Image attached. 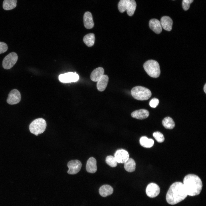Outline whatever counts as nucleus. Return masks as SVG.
I'll use <instances>...</instances> for the list:
<instances>
[{"label": "nucleus", "mask_w": 206, "mask_h": 206, "mask_svg": "<svg viewBox=\"0 0 206 206\" xmlns=\"http://www.w3.org/2000/svg\"><path fill=\"white\" fill-rule=\"evenodd\" d=\"M188 195L183 183L180 182L172 184L166 194V199L169 204H176L184 199Z\"/></svg>", "instance_id": "f257e3e1"}, {"label": "nucleus", "mask_w": 206, "mask_h": 206, "mask_svg": "<svg viewBox=\"0 0 206 206\" xmlns=\"http://www.w3.org/2000/svg\"><path fill=\"white\" fill-rule=\"evenodd\" d=\"M183 184L188 195L191 196L199 195L203 186L200 178L197 175L192 174L187 175L184 177Z\"/></svg>", "instance_id": "f03ea898"}, {"label": "nucleus", "mask_w": 206, "mask_h": 206, "mask_svg": "<svg viewBox=\"0 0 206 206\" xmlns=\"http://www.w3.org/2000/svg\"><path fill=\"white\" fill-rule=\"evenodd\" d=\"M144 70L150 77L157 78L159 76L161 73L160 66L157 61L149 60L146 61L143 65Z\"/></svg>", "instance_id": "7ed1b4c3"}, {"label": "nucleus", "mask_w": 206, "mask_h": 206, "mask_svg": "<svg viewBox=\"0 0 206 206\" xmlns=\"http://www.w3.org/2000/svg\"><path fill=\"white\" fill-rule=\"evenodd\" d=\"M131 93L134 98L140 100H147L152 95L151 92L149 89L140 86L133 88L131 90Z\"/></svg>", "instance_id": "20e7f679"}, {"label": "nucleus", "mask_w": 206, "mask_h": 206, "mask_svg": "<svg viewBox=\"0 0 206 206\" xmlns=\"http://www.w3.org/2000/svg\"><path fill=\"white\" fill-rule=\"evenodd\" d=\"M45 120L41 118L36 119L33 121L29 126V129L32 134L37 136L45 130L46 127Z\"/></svg>", "instance_id": "39448f33"}, {"label": "nucleus", "mask_w": 206, "mask_h": 206, "mask_svg": "<svg viewBox=\"0 0 206 206\" xmlns=\"http://www.w3.org/2000/svg\"><path fill=\"white\" fill-rule=\"evenodd\" d=\"M18 59V56L15 52L10 53L6 56L2 62V66L4 68L9 69L15 64Z\"/></svg>", "instance_id": "423d86ee"}, {"label": "nucleus", "mask_w": 206, "mask_h": 206, "mask_svg": "<svg viewBox=\"0 0 206 206\" xmlns=\"http://www.w3.org/2000/svg\"><path fill=\"white\" fill-rule=\"evenodd\" d=\"M59 79L62 83L75 82L78 80L79 76L76 72H69L61 74L59 76Z\"/></svg>", "instance_id": "0eeeda50"}, {"label": "nucleus", "mask_w": 206, "mask_h": 206, "mask_svg": "<svg viewBox=\"0 0 206 206\" xmlns=\"http://www.w3.org/2000/svg\"><path fill=\"white\" fill-rule=\"evenodd\" d=\"M82 166L81 162L77 160L69 161L67 166L69 168L68 173L69 174L74 175L78 173L80 170Z\"/></svg>", "instance_id": "6e6552de"}, {"label": "nucleus", "mask_w": 206, "mask_h": 206, "mask_svg": "<svg viewBox=\"0 0 206 206\" xmlns=\"http://www.w3.org/2000/svg\"><path fill=\"white\" fill-rule=\"evenodd\" d=\"M21 95L17 89L11 90L8 94L7 102L10 104H17L21 100Z\"/></svg>", "instance_id": "1a4fd4ad"}, {"label": "nucleus", "mask_w": 206, "mask_h": 206, "mask_svg": "<svg viewBox=\"0 0 206 206\" xmlns=\"http://www.w3.org/2000/svg\"><path fill=\"white\" fill-rule=\"evenodd\" d=\"M160 192V188L159 186L154 183H150L147 186L146 192L147 195L151 198L157 196Z\"/></svg>", "instance_id": "9d476101"}, {"label": "nucleus", "mask_w": 206, "mask_h": 206, "mask_svg": "<svg viewBox=\"0 0 206 206\" xmlns=\"http://www.w3.org/2000/svg\"><path fill=\"white\" fill-rule=\"evenodd\" d=\"M114 157L118 163H124L128 159L129 155L127 151L120 149L116 152Z\"/></svg>", "instance_id": "9b49d317"}, {"label": "nucleus", "mask_w": 206, "mask_h": 206, "mask_svg": "<svg viewBox=\"0 0 206 206\" xmlns=\"http://www.w3.org/2000/svg\"><path fill=\"white\" fill-rule=\"evenodd\" d=\"M149 26L150 29L157 34H159L162 31V27L159 21L157 19H152L149 22Z\"/></svg>", "instance_id": "f8f14e48"}, {"label": "nucleus", "mask_w": 206, "mask_h": 206, "mask_svg": "<svg viewBox=\"0 0 206 206\" xmlns=\"http://www.w3.org/2000/svg\"><path fill=\"white\" fill-rule=\"evenodd\" d=\"M160 22L162 27L165 30L168 31L171 30L173 22L170 17L164 16L161 18Z\"/></svg>", "instance_id": "ddd939ff"}, {"label": "nucleus", "mask_w": 206, "mask_h": 206, "mask_svg": "<svg viewBox=\"0 0 206 206\" xmlns=\"http://www.w3.org/2000/svg\"><path fill=\"white\" fill-rule=\"evenodd\" d=\"M84 26L87 29H91L94 26L92 16L91 13L89 11L85 13L83 17Z\"/></svg>", "instance_id": "4468645a"}, {"label": "nucleus", "mask_w": 206, "mask_h": 206, "mask_svg": "<svg viewBox=\"0 0 206 206\" xmlns=\"http://www.w3.org/2000/svg\"><path fill=\"white\" fill-rule=\"evenodd\" d=\"M149 112L147 110L141 109L132 112L131 116L132 117L138 119H143L147 118L149 115Z\"/></svg>", "instance_id": "2eb2a0df"}, {"label": "nucleus", "mask_w": 206, "mask_h": 206, "mask_svg": "<svg viewBox=\"0 0 206 206\" xmlns=\"http://www.w3.org/2000/svg\"><path fill=\"white\" fill-rule=\"evenodd\" d=\"M86 169L87 171L90 173H94L97 170L96 161L93 157L89 158L88 160L86 165Z\"/></svg>", "instance_id": "dca6fc26"}, {"label": "nucleus", "mask_w": 206, "mask_h": 206, "mask_svg": "<svg viewBox=\"0 0 206 206\" xmlns=\"http://www.w3.org/2000/svg\"><path fill=\"white\" fill-rule=\"evenodd\" d=\"M104 70L101 67L95 69L90 75L91 80L94 82H97L104 75Z\"/></svg>", "instance_id": "f3484780"}, {"label": "nucleus", "mask_w": 206, "mask_h": 206, "mask_svg": "<svg viewBox=\"0 0 206 206\" xmlns=\"http://www.w3.org/2000/svg\"><path fill=\"white\" fill-rule=\"evenodd\" d=\"M108 77L106 75H104L97 82V88L100 92L103 91L107 87L108 81Z\"/></svg>", "instance_id": "a211bd4d"}, {"label": "nucleus", "mask_w": 206, "mask_h": 206, "mask_svg": "<svg viewBox=\"0 0 206 206\" xmlns=\"http://www.w3.org/2000/svg\"><path fill=\"white\" fill-rule=\"evenodd\" d=\"M113 191L112 187L108 185H104L99 189V194L103 197H106L112 194Z\"/></svg>", "instance_id": "6ab92c4d"}, {"label": "nucleus", "mask_w": 206, "mask_h": 206, "mask_svg": "<svg viewBox=\"0 0 206 206\" xmlns=\"http://www.w3.org/2000/svg\"><path fill=\"white\" fill-rule=\"evenodd\" d=\"M124 168L125 170L129 172L134 171L136 168V163L134 160L129 158L124 163Z\"/></svg>", "instance_id": "aec40b11"}, {"label": "nucleus", "mask_w": 206, "mask_h": 206, "mask_svg": "<svg viewBox=\"0 0 206 206\" xmlns=\"http://www.w3.org/2000/svg\"><path fill=\"white\" fill-rule=\"evenodd\" d=\"M140 143L143 147L150 148L153 145L154 141L152 139L148 138L146 136H143L140 138Z\"/></svg>", "instance_id": "412c9836"}, {"label": "nucleus", "mask_w": 206, "mask_h": 206, "mask_svg": "<svg viewBox=\"0 0 206 206\" xmlns=\"http://www.w3.org/2000/svg\"><path fill=\"white\" fill-rule=\"evenodd\" d=\"M83 41L85 44L88 47L92 46L95 42V37L93 33H89L86 35L83 38Z\"/></svg>", "instance_id": "4be33fe9"}, {"label": "nucleus", "mask_w": 206, "mask_h": 206, "mask_svg": "<svg viewBox=\"0 0 206 206\" xmlns=\"http://www.w3.org/2000/svg\"><path fill=\"white\" fill-rule=\"evenodd\" d=\"M17 0H4L3 7L6 10H11L14 8L17 5Z\"/></svg>", "instance_id": "5701e85b"}, {"label": "nucleus", "mask_w": 206, "mask_h": 206, "mask_svg": "<svg viewBox=\"0 0 206 206\" xmlns=\"http://www.w3.org/2000/svg\"><path fill=\"white\" fill-rule=\"evenodd\" d=\"M162 124L166 128L172 129L175 125V124L173 119L170 117L165 118L162 121Z\"/></svg>", "instance_id": "b1692460"}, {"label": "nucleus", "mask_w": 206, "mask_h": 206, "mask_svg": "<svg viewBox=\"0 0 206 206\" xmlns=\"http://www.w3.org/2000/svg\"><path fill=\"white\" fill-rule=\"evenodd\" d=\"M136 6V3L134 0H130L126 10L129 16H131L134 14Z\"/></svg>", "instance_id": "393cba45"}, {"label": "nucleus", "mask_w": 206, "mask_h": 206, "mask_svg": "<svg viewBox=\"0 0 206 206\" xmlns=\"http://www.w3.org/2000/svg\"><path fill=\"white\" fill-rule=\"evenodd\" d=\"M130 0H120L119 2L118 8L119 11L121 13L125 11L126 9Z\"/></svg>", "instance_id": "a878e982"}, {"label": "nucleus", "mask_w": 206, "mask_h": 206, "mask_svg": "<svg viewBox=\"0 0 206 206\" xmlns=\"http://www.w3.org/2000/svg\"><path fill=\"white\" fill-rule=\"evenodd\" d=\"M106 162L108 165L112 167H116L118 163L114 157L111 155L106 157Z\"/></svg>", "instance_id": "bb28decb"}, {"label": "nucleus", "mask_w": 206, "mask_h": 206, "mask_svg": "<svg viewBox=\"0 0 206 206\" xmlns=\"http://www.w3.org/2000/svg\"><path fill=\"white\" fill-rule=\"evenodd\" d=\"M153 136L156 140L159 142H163L165 140V138L163 135L159 131H157L153 133Z\"/></svg>", "instance_id": "cd10ccee"}, {"label": "nucleus", "mask_w": 206, "mask_h": 206, "mask_svg": "<svg viewBox=\"0 0 206 206\" xmlns=\"http://www.w3.org/2000/svg\"><path fill=\"white\" fill-rule=\"evenodd\" d=\"M194 0H183L182 7L185 10H188L190 4Z\"/></svg>", "instance_id": "c85d7f7f"}, {"label": "nucleus", "mask_w": 206, "mask_h": 206, "mask_svg": "<svg viewBox=\"0 0 206 206\" xmlns=\"http://www.w3.org/2000/svg\"><path fill=\"white\" fill-rule=\"evenodd\" d=\"M159 103V100L156 98H153L149 102V105L152 108H156Z\"/></svg>", "instance_id": "c756f323"}, {"label": "nucleus", "mask_w": 206, "mask_h": 206, "mask_svg": "<svg viewBox=\"0 0 206 206\" xmlns=\"http://www.w3.org/2000/svg\"><path fill=\"white\" fill-rule=\"evenodd\" d=\"M8 46L7 44L3 42H0V54L6 52L7 50Z\"/></svg>", "instance_id": "7c9ffc66"}, {"label": "nucleus", "mask_w": 206, "mask_h": 206, "mask_svg": "<svg viewBox=\"0 0 206 206\" xmlns=\"http://www.w3.org/2000/svg\"><path fill=\"white\" fill-rule=\"evenodd\" d=\"M203 90L205 93H206V84H205L204 86Z\"/></svg>", "instance_id": "2f4dec72"}, {"label": "nucleus", "mask_w": 206, "mask_h": 206, "mask_svg": "<svg viewBox=\"0 0 206 206\" xmlns=\"http://www.w3.org/2000/svg\"></svg>", "instance_id": "473e14b6"}]
</instances>
